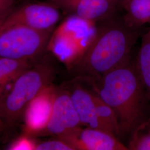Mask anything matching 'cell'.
<instances>
[{
  "label": "cell",
  "mask_w": 150,
  "mask_h": 150,
  "mask_svg": "<svg viewBox=\"0 0 150 150\" xmlns=\"http://www.w3.org/2000/svg\"><path fill=\"white\" fill-rule=\"evenodd\" d=\"M142 28L129 26L123 12L99 22L93 37L73 67L77 77L98 80L130 61Z\"/></svg>",
  "instance_id": "6da1fadb"
},
{
  "label": "cell",
  "mask_w": 150,
  "mask_h": 150,
  "mask_svg": "<svg viewBox=\"0 0 150 150\" xmlns=\"http://www.w3.org/2000/svg\"><path fill=\"white\" fill-rule=\"evenodd\" d=\"M97 81L99 83L94 85L93 90L116 113L119 136L131 134L147 118L149 101L134 64L129 61Z\"/></svg>",
  "instance_id": "7a4b0ae2"
},
{
  "label": "cell",
  "mask_w": 150,
  "mask_h": 150,
  "mask_svg": "<svg viewBox=\"0 0 150 150\" xmlns=\"http://www.w3.org/2000/svg\"><path fill=\"white\" fill-rule=\"evenodd\" d=\"M55 73L54 65L44 55L17 77L10 91L0 98V118L5 131L23 121L31 103L48 88Z\"/></svg>",
  "instance_id": "3957f363"
},
{
  "label": "cell",
  "mask_w": 150,
  "mask_h": 150,
  "mask_svg": "<svg viewBox=\"0 0 150 150\" xmlns=\"http://www.w3.org/2000/svg\"><path fill=\"white\" fill-rule=\"evenodd\" d=\"M52 33L21 25L0 27V56L35 62L45 54Z\"/></svg>",
  "instance_id": "277c9868"
},
{
  "label": "cell",
  "mask_w": 150,
  "mask_h": 150,
  "mask_svg": "<svg viewBox=\"0 0 150 150\" xmlns=\"http://www.w3.org/2000/svg\"><path fill=\"white\" fill-rule=\"evenodd\" d=\"M64 15L57 6L48 1L20 0L0 27L21 25L38 31L52 32Z\"/></svg>",
  "instance_id": "5b68a950"
},
{
  "label": "cell",
  "mask_w": 150,
  "mask_h": 150,
  "mask_svg": "<svg viewBox=\"0 0 150 150\" xmlns=\"http://www.w3.org/2000/svg\"><path fill=\"white\" fill-rule=\"evenodd\" d=\"M82 126L67 90L54 92L51 101L48 117L39 129L30 134L35 136H53L59 137Z\"/></svg>",
  "instance_id": "8992f818"
},
{
  "label": "cell",
  "mask_w": 150,
  "mask_h": 150,
  "mask_svg": "<svg viewBox=\"0 0 150 150\" xmlns=\"http://www.w3.org/2000/svg\"><path fill=\"white\" fill-rule=\"evenodd\" d=\"M126 0H62L57 6L65 15L100 22L123 12Z\"/></svg>",
  "instance_id": "52a82bcc"
},
{
  "label": "cell",
  "mask_w": 150,
  "mask_h": 150,
  "mask_svg": "<svg viewBox=\"0 0 150 150\" xmlns=\"http://www.w3.org/2000/svg\"><path fill=\"white\" fill-rule=\"evenodd\" d=\"M59 138L64 139L75 150H127L117 137L101 129L80 126Z\"/></svg>",
  "instance_id": "ba28073f"
},
{
  "label": "cell",
  "mask_w": 150,
  "mask_h": 150,
  "mask_svg": "<svg viewBox=\"0 0 150 150\" xmlns=\"http://www.w3.org/2000/svg\"><path fill=\"white\" fill-rule=\"evenodd\" d=\"M82 126L101 129L97 112L95 92L75 84L67 90Z\"/></svg>",
  "instance_id": "9c48e42d"
},
{
  "label": "cell",
  "mask_w": 150,
  "mask_h": 150,
  "mask_svg": "<svg viewBox=\"0 0 150 150\" xmlns=\"http://www.w3.org/2000/svg\"><path fill=\"white\" fill-rule=\"evenodd\" d=\"M123 18L130 27L139 29L150 23V0H126Z\"/></svg>",
  "instance_id": "30bf717a"
},
{
  "label": "cell",
  "mask_w": 150,
  "mask_h": 150,
  "mask_svg": "<svg viewBox=\"0 0 150 150\" xmlns=\"http://www.w3.org/2000/svg\"><path fill=\"white\" fill-rule=\"evenodd\" d=\"M141 37L134 66L150 102V28Z\"/></svg>",
  "instance_id": "8fae6325"
},
{
  "label": "cell",
  "mask_w": 150,
  "mask_h": 150,
  "mask_svg": "<svg viewBox=\"0 0 150 150\" xmlns=\"http://www.w3.org/2000/svg\"><path fill=\"white\" fill-rule=\"evenodd\" d=\"M35 62L0 56V98L4 94L7 86Z\"/></svg>",
  "instance_id": "7c38bea8"
},
{
  "label": "cell",
  "mask_w": 150,
  "mask_h": 150,
  "mask_svg": "<svg viewBox=\"0 0 150 150\" xmlns=\"http://www.w3.org/2000/svg\"><path fill=\"white\" fill-rule=\"evenodd\" d=\"M94 92L97 115L102 128L105 131L118 137L120 135V126L116 113L95 91Z\"/></svg>",
  "instance_id": "4fadbf2b"
},
{
  "label": "cell",
  "mask_w": 150,
  "mask_h": 150,
  "mask_svg": "<svg viewBox=\"0 0 150 150\" xmlns=\"http://www.w3.org/2000/svg\"><path fill=\"white\" fill-rule=\"evenodd\" d=\"M127 147L130 150H150V117L131 134Z\"/></svg>",
  "instance_id": "5bb4252c"
},
{
  "label": "cell",
  "mask_w": 150,
  "mask_h": 150,
  "mask_svg": "<svg viewBox=\"0 0 150 150\" xmlns=\"http://www.w3.org/2000/svg\"><path fill=\"white\" fill-rule=\"evenodd\" d=\"M36 150H75L73 147L62 139L56 137L36 144Z\"/></svg>",
  "instance_id": "9a60e30c"
},
{
  "label": "cell",
  "mask_w": 150,
  "mask_h": 150,
  "mask_svg": "<svg viewBox=\"0 0 150 150\" xmlns=\"http://www.w3.org/2000/svg\"><path fill=\"white\" fill-rule=\"evenodd\" d=\"M20 0H0V25Z\"/></svg>",
  "instance_id": "2e32d148"
},
{
  "label": "cell",
  "mask_w": 150,
  "mask_h": 150,
  "mask_svg": "<svg viewBox=\"0 0 150 150\" xmlns=\"http://www.w3.org/2000/svg\"><path fill=\"white\" fill-rule=\"evenodd\" d=\"M4 131H5V127H4V123L2 122L1 119L0 118V134L4 132Z\"/></svg>",
  "instance_id": "e0dca14e"
},
{
  "label": "cell",
  "mask_w": 150,
  "mask_h": 150,
  "mask_svg": "<svg viewBox=\"0 0 150 150\" xmlns=\"http://www.w3.org/2000/svg\"><path fill=\"white\" fill-rule=\"evenodd\" d=\"M45 1H48V2H51V3H53L54 4H55L56 5H57L59 3V2L61 1H62V0H45Z\"/></svg>",
  "instance_id": "ac0fdd59"
}]
</instances>
